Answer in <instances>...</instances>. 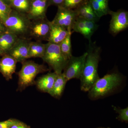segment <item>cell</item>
Segmentation results:
<instances>
[{"mask_svg":"<svg viewBox=\"0 0 128 128\" xmlns=\"http://www.w3.org/2000/svg\"><path fill=\"white\" fill-rule=\"evenodd\" d=\"M2 1L4 2H6V4H7L9 5L10 6V4L11 3L12 1L13 0H2Z\"/></svg>","mask_w":128,"mask_h":128,"instance_id":"f546056e","label":"cell"},{"mask_svg":"<svg viewBox=\"0 0 128 128\" xmlns=\"http://www.w3.org/2000/svg\"><path fill=\"white\" fill-rule=\"evenodd\" d=\"M16 60L8 54H4L0 60V72L6 80L12 78L16 72Z\"/></svg>","mask_w":128,"mask_h":128,"instance_id":"7c38bea8","label":"cell"},{"mask_svg":"<svg viewBox=\"0 0 128 128\" xmlns=\"http://www.w3.org/2000/svg\"></svg>","mask_w":128,"mask_h":128,"instance_id":"d6a6232c","label":"cell"},{"mask_svg":"<svg viewBox=\"0 0 128 128\" xmlns=\"http://www.w3.org/2000/svg\"><path fill=\"white\" fill-rule=\"evenodd\" d=\"M45 50V44L41 41H31L28 48V58L40 57L42 58Z\"/></svg>","mask_w":128,"mask_h":128,"instance_id":"d6986e66","label":"cell"},{"mask_svg":"<svg viewBox=\"0 0 128 128\" xmlns=\"http://www.w3.org/2000/svg\"><path fill=\"white\" fill-rule=\"evenodd\" d=\"M41 58L57 74L62 73L68 60L61 52L59 44L49 42L45 44V52Z\"/></svg>","mask_w":128,"mask_h":128,"instance_id":"5b68a950","label":"cell"},{"mask_svg":"<svg viewBox=\"0 0 128 128\" xmlns=\"http://www.w3.org/2000/svg\"><path fill=\"white\" fill-rule=\"evenodd\" d=\"M22 64V68L18 73V88L20 90L33 84L34 79L38 74L48 70L44 65L37 64L32 60H25Z\"/></svg>","mask_w":128,"mask_h":128,"instance_id":"277c9868","label":"cell"},{"mask_svg":"<svg viewBox=\"0 0 128 128\" xmlns=\"http://www.w3.org/2000/svg\"><path fill=\"white\" fill-rule=\"evenodd\" d=\"M87 1V0H64L60 6L67 9L75 10Z\"/></svg>","mask_w":128,"mask_h":128,"instance_id":"603a6c76","label":"cell"},{"mask_svg":"<svg viewBox=\"0 0 128 128\" xmlns=\"http://www.w3.org/2000/svg\"><path fill=\"white\" fill-rule=\"evenodd\" d=\"M7 32V29L2 21L0 19V34Z\"/></svg>","mask_w":128,"mask_h":128,"instance_id":"f1b7e54d","label":"cell"},{"mask_svg":"<svg viewBox=\"0 0 128 128\" xmlns=\"http://www.w3.org/2000/svg\"><path fill=\"white\" fill-rule=\"evenodd\" d=\"M57 74L55 72L48 73L40 77L36 84L38 89L43 92L49 94L52 88Z\"/></svg>","mask_w":128,"mask_h":128,"instance_id":"9a60e30c","label":"cell"},{"mask_svg":"<svg viewBox=\"0 0 128 128\" xmlns=\"http://www.w3.org/2000/svg\"></svg>","mask_w":128,"mask_h":128,"instance_id":"1f68e13d","label":"cell"},{"mask_svg":"<svg viewBox=\"0 0 128 128\" xmlns=\"http://www.w3.org/2000/svg\"><path fill=\"white\" fill-rule=\"evenodd\" d=\"M31 41L27 38H19L8 54L13 57L17 62L22 63L28 58V48Z\"/></svg>","mask_w":128,"mask_h":128,"instance_id":"30bf717a","label":"cell"},{"mask_svg":"<svg viewBox=\"0 0 128 128\" xmlns=\"http://www.w3.org/2000/svg\"><path fill=\"white\" fill-rule=\"evenodd\" d=\"M67 81L62 73L57 74L52 88L49 94L55 98H60L64 91Z\"/></svg>","mask_w":128,"mask_h":128,"instance_id":"ac0fdd59","label":"cell"},{"mask_svg":"<svg viewBox=\"0 0 128 128\" xmlns=\"http://www.w3.org/2000/svg\"><path fill=\"white\" fill-rule=\"evenodd\" d=\"M32 1V0H13L10 6L13 10L27 14L30 9Z\"/></svg>","mask_w":128,"mask_h":128,"instance_id":"ffe728a7","label":"cell"},{"mask_svg":"<svg viewBox=\"0 0 128 128\" xmlns=\"http://www.w3.org/2000/svg\"><path fill=\"white\" fill-rule=\"evenodd\" d=\"M50 22L47 18L31 21L28 35L36 41H48L50 30Z\"/></svg>","mask_w":128,"mask_h":128,"instance_id":"52a82bcc","label":"cell"},{"mask_svg":"<svg viewBox=\"0 0 128 128\" xmlns=\"http://www.w3.org/2000/svg\"><path fill=\"white\" fill-rule=\"evenodd\" d=\"M10 128H30L26 124L18 121L16 123L14 124Z\"/></svg>","mask_w":128,"mask_h":128,"instance_id":"83f0119b","label":"cell"},{"mask_svg":"<svg viewBox=\"0 0 128 128\" xmlns=\"http://www.w3.org/2000/svg\"><path fill=\"white\" fill-rule=\"evenodd\" d=\"M31 22L26 14L12 9L3 23L8 32L23 38L28 35Z\"/></svg>","mask_w":128,"mask_h":128,"instance_id":"3957f363","label":"cell"},{"mask_svg":"<svg viewBox=\"0 0 128 128\" xmlns=\"http://www.w3.org/2000/svg\"><path fill=\"white\" fill-rule=\"evenodd\" d=\"M19 38L16 34L8 31L0 34V48L3 55L9 52Z\"/></svg>","mask_w":128,"mask_h":128,"instance_id":"5bb4252c","label":"cell"},{"mask_svg":"<svg viewBox=\"0 0 128 128\" xmlns=\"http://www.w3.org/2000/svg\"><path fill=\"white\" fill-rule=\"evenodd\" d=\"M112 17L109 25L110 33L115 35L125 30L128 26V12L123 10L114 12L110 10Z\"/></svg>","mask_w":128,"mask_h":128,"instance_id":"9c48e42d","label":"cell"},{"mask_svg":"<svg viewBox=\"0 0 128 128\" xmlns=\"http://www.w3.org/2000/svg\"><path fill=\"white\" fill-rule=\"evenodd\" d=\"M113 108L116 112L118 114V115L116 118L122 122L128 123V108H122L117 107L115 106H112Z\"/></svg>","mask_w":128,"mask_h":128,"instance_id":"d4e9b609","label":"cell"},{"mask_svg":"<svg viewBox=\"0 0 128 128\" xmlns=\"http://www.w3.org/2000/svg\"><path fill=\"white\" fill-rule=\"evenodd\" d=\"M2 55H3V53H2V50L0 48V56Z\"/></svg>","mask_w":128,"mask_h":128,"instance_id":"4dcf8cb0","label":"cell"},{"mask_svg":"<svg viewBox=\"0 0 128 128\" xmlns=\"http://www.w3.org/2000/svg\"><path fill=\"white\" fill-rule=\"evenodd\" d=\"M77 18L76 12L74 10L67 9L60 6H58L55 17L51 22L64 28L68 31L72 32L73 25Z\"/></svg>","mask_w":128,"mask_h":128,"instance_id":"ba28073f","label":"cell"},{"mask_svg":"<svg viewBox=\"0 0 128 128\" xmlns=\"http://www.w3.org/2000/svg\"><path fill=\"white\" fill-rule=\"evenodd\" d=\"M72 32H70L66 38L59 44L61 52L66 59L68 60L72 54L71 36Z\"/></svg>","mask_w":128,"mask_h":128,"instance_id":"44dd1931","label":"cell"},{"mask_svg":"<svg viewBox=\"0 0 128 128\" xmlns=\"http://www.w3.org/2000/svg\"><path fill=\"white\" fill-rule=\"evenodd\" d=\"M124 77L121 74L114 72L99 78L88 91L90 100L104 98L117 91L123 84Z\"/></svg>","mask_w":128,"mask_h":128,"instance_id":"7a4b0ae2","label":"cell"},{"mask_svg":"<svg viewBox=\"0 0 128 128\" xmlns=\"http://www.w3.org/2000/svg\"><path fill=\"white\" fill-rule=\"evenodd\" d=\"M72 30L74 32L80 34L86 38L91 41L84 19L77 18L73 25Z\"/></svg>","mask_w":128,"mask_h":128,"instance_id":"7402d4cb","label":"cell"},{"mask_svg":"<svg viewBox=\"0 0 128 128\" xmlns=\"http://www.w3.org/2000/svg\"><path fill=\"white\" fill-rule=\"evenodd\" d=\"M64 28L50 22V30L48 42L59 44L68 35L69 32Z\"/></svg>","mask_w":128,"mask_h":128,"instance_id":"4fadbf2b","label":"cell"},{"mask_svg":"<svg viewBox=\"0 0 128 128\" xmlns=\"http://www.w3.org/2000/svg\"><path fill=\"white\" fill-rule=\"evenodd\" d=\"M108 0H88V2L96 15L100 18L109 13L110 10L108 7Z\"/></svg>","mask_w":128,"mask_h":128,"instance_id":"e0dca14e","label":"cell"},{"mask_svg":"<svg viewBox=\"0 0 128 128\" xmlns=\"http://www.w3.org/2000/svg\"><path fill=\"white\" fill-rule=\"evenodd\" d=\"M74 10L78 18L96 22L100 18L96 15L88 1Z\"/></svg>","mask_w":128,"mask_h":128,"instance_id":"2e32d148","label":"cell"},{"mask_svg":"<svg viewBox=\"0 0 128 128\" xmlns=\"http://www.w3.org/2000/svg\"><path fill=\"white\" fill-rule=\"evenodd\" d=\"M64 0H48L49 6H61Z\"/></svg>","mask_w":128,"mask_h":128,"instance_id":"4316f807","label":"cell"},{"mask_svg":"<svg viewBox=\"0 0 128 128\" xmlns=\"http://www.w3.org/2000/svg\"><path fill=\"white\" fill-rule=\"evenodd\" d=\"M100 48L90 44L87 50L81 75L80 77V89L88 92L100 78L98 73Z\"/></svg>","mask_w":128,"mask_h":128,"instance_id":"6da1fadb","label":"cell"},{"mask_svg":"<svg viewBox=\"0 0 128 128\" xmlns=\"http://www.w3.org/2000/svg\"><path fill=\"white\" fill-rule=\"evenodd\" d=\"M18 121L15 119H9L0 122V128H10L12 125L17 123Z\"/></svg>","mask_w":128,"mask_h":128,"instance_id":"484cf974","label":"cell"},{"mask_svg":"<svg viewBox=\"0 0 128 128\" xmlns=\"http://www.w3.org/2000/svg\"><path fill=\"white\" fill-rule=\"evenodd\" d=\"M49 6L48 0H34L27 15L30 20L47 18L46 12Z\"/></svg>","mask_w":128,"mask_h":128,"instance_id":"8fae6325","label":"cell"},{"mask_svg":"<svg viewBox=\"0 0 128 128\" xmlns=\"http://www.w3.org/2000/svg\"><path fill=\"white\" fill-rule=\"evenodd\" d=\"M87 1H88V0H87Z\"/></svg>","mask_w":128,"mask_h":128,"instance_id":"836d02e7","label":"cell"},{"mask_svg":"<svg viewBox=\"0 0 128 128\" xmlns=\"http://www.w3.org/2000/svg\"><path fill=\"white\" fill-rule=\"evenodd\" d=\"M12 10L9 5L2 0H0V19L2 22L9 16Z\"/></svg>","mask_w":128,"mask_h":128,"instance_id":"cb8c5ba5","label":"cell"},{"mask_svg":"<svg viewBox=\"0 0 128 128\" xmlns=\"http://www.w3.org/2000/svg\"><path fill=\"white\" fill-rule=\"evenodd\" d=\"M87 54L86 52L79 57L72 56L68 60L62 73L67 81L72 79H80Z\"/></svg>","mask_w":128,"mask_h":128,"instance_id":"8992f818","label":"cell"}]
</instances>
